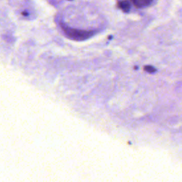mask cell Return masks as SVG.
<instances>
[{"label":"cell","mask_w":182,"mask_h":182,"mask_svg":"<svg viewBox=\"0 0 182 182\" xmlns=\"http://www.w3.org/2000/svg\"><path fill=\"white\" fill-rule=\"evenodd\" d=\"M64 33L67 35L68 38L77 41H83L89 39L91 37L95 32L92 31H85V30H79V29H71V28L63 26Z\"/></svg>","instance_id":"6da1fadb"},{"label":"cell","mask_w":182,"mask_h":182,"mask_svg":"<svg viewBox=\"0 0 182 182\" xmlns=\"http://www.w3.org/2000/svg\"><path fill=\"white\" fill-rule=\"evenodd\" d=\"M153 0H131L133 4L138 8H144L150 6Z\"/></svg>","instance_id":"7a4b0ae2"},{"label":"cell","mask_w":182,"mask_h":182,"mask_svg":"<svg viewBox=\"0 0 182 182\" xmlns=\"http://www.w3.org/2000/svg\"><path fill=\"white\" fill-rule=\"evenodd\" d=\"M117 6L122 11L125 13H128L131 9V4L127 0H122V1H118Z\"/></svg>","instance_id":"3957f363"},{"label":"cell","mask_w":182,"mask_h":182,"mask_svg":"<svg viewBox=\"0 0 182 182\" xmlns=\"http://www.w3.org/2000/svg\"><path fill=\"white\" fill-rule=\"evenodd\" d=\"M145 70L147 72L152 73H154L155 71H156V68H154L153 66H145Z\"/></svg>","instance_id":"277c9868"},{"label":"cell","mask_w":182,"mask_h":182,"mask_svg":"<svg viewBox=\"0 0 182 182\" xmlns=\"http://www.w3.org/2000/svg\"><path fill=\"white\" fill-rule=\"evenodd\" d=\"M22 15L24 16H27L28 15V13L26 12V11H24V12H22Z\"/></svg>","instance_id":"5b68a950"},{"label":"cell","mask_w":182,"mask_h":182,"mask_svg":"<svg viewBox=\"0 0 182 182\" xmlns=\"http://www.w3.org/2000/svg\"><path fill=\"white\" fill-rule=\"evenodd\" d=\"M69 1H71V0H69Z\"/></svg>","instance_id":"8992f818"}]
</instances>
